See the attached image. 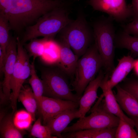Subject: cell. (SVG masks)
Instances as JSON below:
<instances>
[{"mask_svg":"<svg viewBox=\"0 0 138 138\" xmlns=\"http://www.w3.org/2000/svg\"><path fill=\"white\" fill-rule=\"evenodd\" d=\"M62 6L61 0H0V14L11 29L19 33L45 14Z\"/></svg>","mask_w":138,"mask_h":138,"instance_id":"obj_1","label":"cell"},{"mask_svg":"<svg viewBox=\"0 0 138 138\" xmlns=\"http://www.w3.org/2000/svg\"><path fill=\"white\" fill-rule=\"evenodd\" d=\"M110 17L102 15L93 22L96 43L102 60L105 73L111 75L115 68L114 40L116 34L113 21Z\"/></svg>","mask_w":138,"mask_h":138,"instance_id":"obj_2","label":"cell"},{"mask_svg":"<svg viewBox=\"0 0 138 138\" xmlns=\"http://www.w3.org/2000/svg\"><path fill=\"white\" fill-rule=\"evenodd\" d=\"M72 20L69 17L68 11L63 6L55 8L43 15L34 24L27 27L21 41L23 44L41 37L50 40Z\"/></svg>","mask_w":138,"mask_h":138,"instance_id":"obj_3","label":"cell"},{"mask_svg":"<svg viewBox=\"0 0 138 138\" xmlns=\"http://www.w3.org/2000/svg\"><path fill=\"white\" fill-rule=\"evenodd\" d=\"M103 66L102 60L95 43L78 59L70 85L80 99L89 83Z\"/></svg>","mask_w":138,"mask_h":138,"instance_id":"obj_4","label":"cell"},{"mask_svg":"<svg viewBox=\"0 0 138 138\" xmlns=\"http://www.w3.org/2000/svg\"><path fill=\"white\" fill-rule=\"evenodd\" d=\"M60 37L67 43L79 58L86 52L94 40L93 30L83 12H79L75 20H72L60 32Z\"/></svg>","mask_w":138,"mask_h":138,"instance_id":"obj_5","label":"cell"},{"mask_svg":"<svg viewBox=\"0 0 138 138\" xmlns=\"http://www.w3.org/2000/svg\"><path fill=\"white\" fill-rule=\"evenodd\" d=\"M40 71L43 96L79 102L80 98L70 88L69 77L58 67H43Z\"/></svg>","mask_w":138,"mask_h":138,"instance_id":"obj_6","label":"cell"},{"mask_svg":"<svg viewBox=\"0 0 138 138\" xmlns=\"http://www.w3.org/2000/svg\"><path fill=\"white\" fill-rule=\"evenodd\" d=\"M102 94L94 107L90 109L91 113L88 116L79 118L76 122L67 126L63 133L82 130L117 127L120 119L110 112L107 109L102 99Z\"/></svg>","mask_w":138,"mask_h":138,"instance_id":"obj_7","label":"cell"},{"mask_svg":"<svg viewBox=\"0 0 138 138\" xmlns=\"http://www.w3.org/2000/svg\"><path fill=\"white\" fill-rule=\"evenodd\" d=\"M17 55L9 83L11 93L9 98L14 112L17 109L18 96L25 80L30 75L31 64L30 56L24 48L19 38H16Z\"/></svg>","mask_w":138,"mask_h":138,"instance_id":"obj_8","label":"cell"},{"mask_svg":"<svg viewBox=\"0 0 138 138\" xmlns=\"http://www.w3.org/2000/svg\"><path fill=\"white\" fill-rule=\"evenodd\" d=\"M95 10L105 13L117 22L123 24L131 19L133 12L131 4L125 0H87Z\"/></svg>","mask_w":138,"mask_h":138,"instance_id":"obj_9","label":"cell"},{"mask_svg":"<svg viewBox=\"0 0 138 138\" xmlns=\"http://www.w3.org/2000/svg\"><path fill=\"white\" fill-rule=\"evenodd\" d=\"M79 102L43 96L38 106L44 125L53 117L66 110L78 108Z\"/></svg>","mask_w":138,"mask_h":138,"instance_id":"obj_10","label":"cell"},{"mask_svg":"<svg viewBox=\"0 0 138 138\" xmlns=\"http://www.w3.org/2000/svg\"><path fill=\"white\" fill-rule=\"evenodd\" d=\"M135 59L131 55L124 56L118 60L117 66L112 73L110 78L105 74L100 87L112 89L123 81L133 68Z\"/></svg>","mask_w":138,"mask_h":138,"instance_id":"obj_11","label":"cell"},{"mask_svg":"<svg viewBox=\"0 0 138 138\" xmlns=\"http://www.w3.org/2000/svg\"><path fill=\"white\" fill-rule=\"evenodd\" d=\"M17 55L16 38L10 37L7 47L5 58L3 75L4 79L1 83L3 92L6 99H9L11 93L9 83L16 61Z\"/></svg>","mask_w":138,"mask_h":138,"instance_id":"obj_12","label":"cell"},{"mask_svg":"<svg viewBox=\"0 0 138 138\" xmlns=\"http://www.w3.org/2000/svg\"><path fill=\"white\" fill-rule=\"evenodd\" d=\"M105 73L101 70L97 76L88 84L79 101V118L84 117L89 111L97 98V92Z\"/></svg>","mask_w":138,"mask_h":138,"instance_id":"obj_13","label":"cell"},{"mask_svg":"<svg viewBox=\"0 0 138 138\" xmlns=\"http://www.w3.org/2000/svg\"><path fill=\"white\" fill-rule=\"evenodd\" d=\"M57 44L60 50L58 67L71 79L79 57L62 38H60Z\"/></svg>","mask_w":138,"mask_h":138,"instance_id":"obj_14","label":"cell"},{"mask_svg":"<svg viewBox=\"0 0 138 138\" xmlns=\"http://www.w3.org/2000/svg\"><path fill=\"white\" fill-rule=\"evenodd\" d=\"M79 118L78 108L68 109L53 117L46 125L49 128L53 136L62 138L63 131L70 122L74 119Z\"/></svg>","mask_w":138,"mask_h":138,"instance_id":"obj_15","label":"cell"},{"mask_svg":"<svg viewBox=\"0 0 138 138\" xmlns=\"http://www.w3.org/2000/svg\"><path fill=\"white\" fill-rule=\"evenodd\" d=\"M116 87L117 92L115 96L121 109L129 117H138V101L118 85Z\"/></svg>","mask_w":138,"mask_h":138,"instance_id":"obj_16","label":"cell"},{"mask_svg":"<svg viewBox=\"0 0 138 138\" xmlns=\"http://www.w3.org/2000/svg\"><path fill=\"white\" fill-rule=\"evenodd\" d=\"M101 88L103 91L102 94L105 97L103 100L104 104L107 110L111 114L128 123L134 128L135 125L133 121L124 113L117 101L112 89L105 88Z\"/></svg>","mask_w":138,"mask_h":138,"instance_id":"obj_17","label":"cell"},{"mask_svg":"<svg viewBox=\"0 0 138 138\" xmlns=\"http://www.w3.org/2000/svg\"><path fill=\"white\" fill-rule=\"evenodd\" d=\"M114 44L115 48L130 51L133 57L138 56V37L131 36L122 29L116 33Z\"/></svg>","mask_w":138,"mask_h":138,"instance_id":"obj_18","label":"cell"},{"mask_svg":"<svg viewBox=\"0 0 138 138\" xmlns=\"http://www.w3.org/2000/svg\"><path fill=\"white\" fill-rule=\"evenodd\" d=\"M18 99L22 103L26 110L31 114L34 121L38 105L31 87L28 85H23L19 94Z\"/></svg>","mask_w":138,"mask_h":138,"instance_id":"obj_19","label":"cell"},{"mask_svg":"<svg viewBox=\"0 0 138 138\" xmlns=\"http://www.w3.org/2000/svg\"><path fill=\"white\" fill-rule=\"evenodd\" d=\"M0 133L4 138H22L24 135L23 131L16 127L10 116L6 117L1 122Z\"/></svg>","mask_w":138,"mask_h":138,"instance_id":"obj_20","label":"cell"},{"mask_svg":"<svg viewBox=\"0 0 138 138\" xmlns=\"http://www.w3.org/2000/svg\"><path fill=\"white\" fill-rule=\"evenodd\" d=\"M30 77L29 80L38 106L44 94V87L41 79L38 76L36 72L34 61L31 63Z\"/></svg>","mask_w":138,"mask_h":138,"instance_id":"obj_21","label":"cell"},{"mask_svg":"<svg viewBox=\"0 0 138 138\" xmlns=\"http://www.w3.org/2000/svg\"><path fill=\"white\" fill-rule=\"evenodd\" d=\"M50 40L44 38L41 39H33L25 45L30 56L32 57L33 61L37 57L42 56L45 50V45Z\"/></svg>","mask_w":138,"mask_h":138,"instance_id":"obj_22","label":"cell"},{"mask_svg":"<svg viewBox=\"0 0 138 138\" xmlns=\"http://www.w3.org/2000/svg\"><path fill=\"white\" fill-rule=\"evenodd\" d=\"M13 120L16 127L22 131L29 128L34 121L31 114L27 110H23L16 112L13 118Z\"/></svg>","mask_w":138,"mask_h":138,"instance_id":"obj_23","label":"cell"},{"mask_svg":"<svg viewBox=\"0 0 138 138\" xmlns=\"http://www.w3.org/2000/svg\"><path fill=\"white\" fill-rule=\"evenodd\" d=\"M11 30L8 20L0 14V49L5 58L6 49L10 37L9 31Z\"/></svg>","mask_w":138,"mask_h":138,"instance_id":"obj_24","label":"cell"},{"mask_svg":"<svg viewBox=\"0 0 138 138\" xmlns=\"http://www.w3.org/2000/svg\"><path fill=\"white\" fill-rule=\"evenodd\" d=\"M115 138H138V135L134 127L128 123L120 119L117 127Z\"/></svg>","mask_w":138,"mask_h":138,"instance_id":"obj_25","label":"cell"},{"mask_svg":"<svg viewBox=\"0 0 138 138\" xmlns=\"http://www.w3.org/2000/svg\"><path fill=\"white\" fill-rule=\"evenodd\" d=\"M32 136L38 138H55L53 136L49 127L46 125L41 124V119L39 118L32 126L30 131Z\"/></svg>","mask_w":138,"mask_h":138,"instance_id":"obj_26","label":"cell"},{"mask_svg":"<svg viewBox=\"0 0 138 138\" xmlns=\"http://www.w3.org/2000/svg\"><path fill=\"white\" fill-rule=\"evenodd\" d=\"M118 85L121 88L134 96L138 101V77L135 75L125 78Z\"/></svg>","mask_w":138,"mask_h":138,"instance_id":"obj_27","label":"cell"},{"mask_svg":"<svg viewBox=\"0 0 138 138\" xmlns=\"http://www.w3.org/2000/svg\"><path fill=\"white\" fill-rule=\"evenodd\" d=\"M121 27L122 29L129 34L138 37V20L123 24Z\"/></svg>","mask_w":138,"mask_h":138,"instance_id":"obj_28","label":"cell"},{"mask_svg":"<svg viewBox=\"0 0 138 138\" xmlns=\"http://www.w3.org/2000/svg\"><path fill=\"white\" fill-rule=\"evenodd\" d=\"M131 5L133 12L132 21L138 20V0H132Z\"/></svg>","mask_w":138,"mask_h":138,"instance_id":"obj_29","label":"cell"},{"mask_svg":"<svg viewBox=\"0 0 138 138\" xmlns=\"http://www.w3.org/2000/svg\"><path fill=\"white\" fill-rule=\"evenodd\" d=\"M5 57L1 49H0V74L1 76L3 75V71Z\"/></svg>","mask_w":138,"mask_h":138,"instance_id":"obj_30","label":"cell"},{"mask_svg":"<svg viewBox=\"0 0 138 138\" xmlns=\"http://www.w3.org/2000/svg\"><path fill=\"white\" fill-rule=\"evenodd\" d=\"M133 69L134 75L138 77V59H135Z\"/></svg>","mask_w":138,"mask_h":138,"instance_id":"obj_31","label":"cell"},{"mask_svg":"<svg viewBox=\"0 0 138 138\" xmlns=\"http://www.w3.org/2000/svg\"><path fill=\"white\" fill-rule=\"evenodd\" d=\"M129 118L133 121L138 135V117L135 116H130Z\"/></svg>","mask_w":138,"mask_h":138,"instance_id":"obj_32","label":"cell"},{"mask_svg":"<svg viewBox=\"0 0 138 138\" xmlns=\"http://www.w3.org/2000/svg\"></svg>","mask_w":138,"mask_h":138,"instance_id":"obj_33","label":"cell"}]
</instances>
